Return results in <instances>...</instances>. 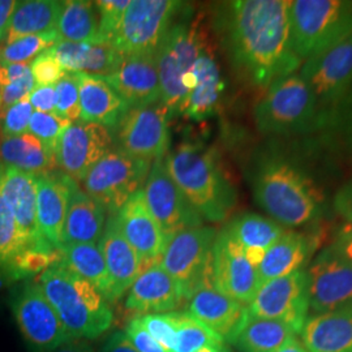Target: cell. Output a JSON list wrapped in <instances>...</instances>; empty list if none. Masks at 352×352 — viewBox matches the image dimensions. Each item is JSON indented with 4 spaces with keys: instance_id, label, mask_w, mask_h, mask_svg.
Masks as SVG:
<instances>
[{
    "instance_id": "6da1fadb",
    "label": "cell",
    "mask_w": 352,
    "mask_h": 352,
    "mask_svg": "<svg viewBox=\"0 0 352 352\" xmlns=\"http://www.w3.org/2000/svg\"><path fill=\"white\" fill-rule=\"evenodd\" d=\"M289 7L287 0H238L221 14L230 58L256 87L267 88L302 67L292 49Z\"/></svg>"
},
{
    "instance_id": "7a4b0ae2",
    "label": "cell",
    "mask_w": 352,
    "mask_h": 352,
    "mask_svg": "<svg viewBox=\"0 0 352 352\" xmlns=\"http://www.w3.org/2000/svg\"><path fill=\"white\" fill-rule=\"evenodd\" d=\"M252 188L258 206L280 226H305L322 214V196L315 183L282 155H264L256 162Z\"/></svg>"
},
{
    "instance_id": "3957f363",
    "label": "cell",
    "mask_w": 352,
    "mask_h": 352,
    "mask_svg": "<svg viewBox=\"0 0 352 352\" xmlns=\"http://www.w3.org/2000/svg\"><path fill=\"white\" fill-rule=\"evenodd\" d=\"M164 164L189 204L209 222H222L236 205V190L213 149L183 142L166 154Z\"/></svg>"
},
{
    "instance_id": "277c9868",
    "label": "cell",
    "mask_w": 352,
    "mask_h": 352,
    "mask_svg": "<svg viewBox=\"0 0 352 352\" xmlns=\"http://www.w3.org/2000/svg\"><path fill=\"white\" fill-rule=\"evenodd\" d=\"M39 287L71 338L96 340L113 325V311L101 292L60 263L42 273Z\"/></svg>"
},
{
    "instance_id": "5b68a950",
    "label": "cell",
    "mask_w": 352,
    "mask_h": 352,
    "mask_svg": "<svg viewBox=\"0 0 352 352\" xmlns=\"http://www.w3.org/2000/svg\"><path fill=\"white\" fill-rule=\"evenodd\" d=\"M329 120L314 91L296 72L273 81L254 107L256 126L264 135H300Z\"/></svg>"
},
{
    "instance_id": "8992f818",
    "label": "cell",
    "mask_w": 352,
    "mask_h": 352,
    "mask_svg": "<svg viewBox=\"0 0 352 352\" xmlns=\"http://www.w3.org/2000/svg\"><path fill=\"white\" fill-rule=\"evenodd\" d=\"M289 23L292 49L304 62L351 36L352 1H291Z\"/></svg>"
},
{
    "instance_id": "52a82bcc",
    "label": "cell",
    "mask_w": 352,
    "mask_h": 352,
    "mask_svg": "<svg viewBox=\"0 0 352 352\" xmlns=\"http://www.w3.org/2000/svg\"><path fill=\"white\" fill-rule=\"evenodd\" d=\"M217 231L199 226L176 232L164 245L158 264L175 279L188 299L202 285H213L212 258Z\"/></svg>"
},
{
    "instance_id": "ba28073f",
    "label": "cell",
    "mask_w": 352,
    "mask_h": 352,
    "mask_svg": "<svg viewBox=\"0 0 352 352\" xmlns=\"http://www.w3.org/2000/svg\"><path fill=\"white\" fill-rule=\"evenodd\" d=\"M151 167V162L132 157L120 149L109 151L89 171L82 186L106 213L115 215L145 184Z\"/></svg>"
},
{
    "instance_id": "9c48e42d",
    "label": "cell",
    "mask_w": 352,
    "mask_h": 352,
    "mask_svg": "<svg viewBox=\"0 0 352 352\" xmlns=\"http://www.w3.org/2000/svg\"><path fill=\"white\" fill-rule=\"evenodd\" d=\"M182 8L175 0H131L111 46L123 56L155 54Z\"/></svg>"
},
{
    "instance_id": "30bf717a",
    "label": "cell",
    "mask_w": 352,
    "mask_h": 352,
    "mask_svg": "<svg viewBox=\"0 0 352 352\" xmlns=\"http://www.w3.org/2000/svg\"><path fill=\"white\" fill-rule=\"evenodd\" d=\"M299 75L314 91L321 110L331 119L333 110L352 88V34L304 60Z\"/></svg>"
},
{
    "instance_id": "8fae6325",
    "label": "cell",
    "mask_w": 352,
    "mask_h": 352,
    "mask_svg": "<svg viewBox=\"0 0 352 352\" xmlns=\"http://www.w3.org/2000/svg\"><path fill=\"white\" fill-rule=\"evenodd\" d=\"M170 118L162 102L129 109L116 126L120 151L151 164L162 160L170 146Z\"/></svg>"
},
{
    "instance_id": "7c38bea8",
    "label": "cell",
    "mask_w": 352,
    "mask_h": 352,
    "mask_svg": "<svg viewBox=\"0 0 352 352\" xmlns=\"http://www.w3.org/2000/svg\"><path fill=\"white\" fill-rule=\"evenodd\" d=\"M12 311L21 334L38 352L54 351L74 340L37 283H26L14 294Z\"/></svg>"
},
{
    "instance_id": "4fadbf2b",
    "label": "cell",
    "mask_w": 352,
    "mask_h": 352,
    "mask_svg": "<svg viewBox=\"0 0 352 352\" xmlns=\"http://www.w3.org/2000/svg\"><path fill=\"white\" fill-rule=\"evenodd\" d=\"M305 276L312 315L352 308V265L331 247L316 256Z\"/></svg>"
},
{
    "instance_id": "5bb4252c",
    "label": "cell",
    "mask_w": 352,
    "mask_h": 352,
    "mask_svg": "<svg viewBox=\"0 0 352 352\" xmlns=\"http://www.w3.org/2000/svg\"><path fill=\"white\" fill-rule=\"evenodd\" d=\"M247 311L253 318L286 322L300 334L309 314L305 270L263 283L248 304Z\"/></svg>"
},
{
    "instance_id": "9a60e30c",
    "label": "cell",
    "mask_w": 352,
    "mask_h": 352,
    "mask_svg": "<svg viewBox=\"0 0 352 352\" xmlns=\"http://www.w3.org/2000/svg\"><path fill=\"white\" fill-rule=\"evenodd\" d=\"M142 190L151 215L161 227L166 239L179 231L202 226L201 215L189 204L167 173L164 158L151 164Z\"/></svg>"
},
{
    "instance_id": "2e32d148",
    "label": "cell",
    "mask_w": 352,
    "mask_h": 352,
    "mask_svg": "<svg viewBox=\"0 0 352 352\" xmlns=\"http://www.w3.org/2000/svg\"><path fill=\"white\" fill-rule=\"evenodd\" d=\"M113 142V133L106 126L85 122L72 123L56 144V167L76 183L82 182L89 171L111 151Z\"/></svg>"
},
{
    "instance_id": "e0dca14e",
    "label": "cell",
    "mask_w": 352,
    "mask_h": 352,
    "mask_svg": "<svg viewBox=\"0 0 352 352\" xmlns=\"http://www.w3.org/2000/svg\"><path fill=\"white\" fill-rule=\"evenodd\" d=\"M212 280L215 289L243 305L252 302L260 287L257 269L247 260L243 247L226 227L214 241Z\"/></svg>"
},
{
    "instance_id": "ac0fdd59",
    "label": "cell",
    "mask_w": 352,
    "mask_h": 352,
    "mask_svg": "<svg viewBox=\"0 0 352 352\" xmlns=\"http://www.w3.org/2000/svg\"><path fill=\"white\" fill-rule=\"evenodd\" d=\"M38 175L16 167H6L0 179V196L25 238L28 248L55 251L42 238L37 222Z\"/></svg>"
},
{
    "instance_id": "d6986e66",
    "label": "cell",
    "mask_w": 352,
    "mask_h": 352,
    "mask_svg": "<svg viewBox=\"0 0 352 352\" xmlns=\"http://www.w3.org/2000/svg\"><path fill=\"white\" fill-rule=\"evenodd\" d=\"M101 77L126 101L129 109L161 102L155 54L123 56L113 74Z\"/></svg>"
},
{
    "instance_id": "ffe728a7",
    "label": "cell",
    "mask_w": 352,
    "mask_h": 352,
    "mask_svg": "<svg viewBox=\"0 0 352 352\" xmlns=\"http://www.w3.org/2000/svg\"><path fill=\"white\" fill-rule=\"evenodd\" d=\"M188 314L223 340L234 343L248 320L245 305L214 287L202 285L189 298Z\"/></svg>"
},
{
    "instance_id": "44dd1931",
    "label": "cell",
    "mask_w": 352,
    "mask_h": 352,
    "mask_svg": "<svg viewBox=\"0 0 352 352\" xmlns=\"http://www.w3.org/2000/svg\"><path fill=\"white\" fill-rule=\"evenodd\" d=\"M119 228L126 241L139 253L146 265L157 264L167 239L145 201L142 188L115 214Z\"/></svg>"
},
{
    "instance_id": "7402d4cb",
    "label": "cell",
    "mask_w": 352,
    "mask_h": 352,
    "mask_svg": "<svg viewBox=\"0 0 352 352\" xmlns=\"http://www.w3.org/2000/svg\"><path fill=\"white\" fill-rule=\"evenodd\" d=\"M100 247L111 282V302H115L124 295L126 289L151 265L145 264L139 253L126 241L115 215H110L106 221Z\"/></svg>"
},
{
    "instance_id": "603a6c76",
    "label": "cell",
    "mask_w": 352,
    "mask_h": 352,
    "mask_svg": "<svg viewBox=\"0 0 352 352\" xmlns=\"http://www.w3.org/2000/svg\"><path fill=\"white\" fill-rule=\"evenodd\" d=\"M72 179L62 171L38 175L37 222L42 238L55 250L63 244V228Z\"/></svg>"
},
{
    "instance_id": "cb8c5ba5",
    "label": "cell",
    "mask_w": 352,
    "mask_h": 352,
    "mask_svg": "<svg viewBox=\"0 0 352 352\" xmlns=\"http://www.w3.org/2000/svg\"><path fill=\"white\" fill-rule=\"evenodd\" d=\"M184 294L174 278L161 265L145 269L131 286L126 307L139 314H162L176 309L183 302Z\"/></svg>"
},
{
    "instance_id": "d4e9b609",
    "label": "cell",
    "mask_w": 352,
    "mask_h": 352,
    "mask_svg": "<svg viewBox=\"0 0 352 352\" xmlns=\"http://www.w3.org/2000/svg\"><path fill=\"white\" fill-rule=\"evenodd\" d=\"M81 122L116 128L129 106L101 76L78 72Z\"/></svg>"
},
{
    "instance_id": "484cf974",
    "label": "cell",
    "mask_w": 352,
    "mask_h": 352,
    "mask_svg": "<svg viewBox=\"0 0 352 352\" xmlns=\"http://www.w3.org/2000/svg\"><path fill=\"white\" fill-rule=\"evenodd\" d=\"M317 247L314 235L298 231H287L265 252L257 267L260 286L276 278L292 274L309 263Z\"/></svg>"
},
{
    "instance_id": "4316f807",
    "label": "cell",
    "mask_w": 352,
    "mask_h": 352,
    "mask_svg": "<svg viewBox=\"0 0 352 352\" xmlns=\"http://www.w3.org/2000/svg\"><path fill=\"white\" fill-rule=\"evenodd\" d=\"M300 334L308 352H352V308L308 316Z\"/></svg>"
},
{
    "instance_id": "83f0119b",
    "label": "cell",
    "mask_w": 352,
    "mask_h": 352,
    "mask_svg": "<svg viewBox=\"0 0 352 352\" xmlns=\"http://www.w3.org/2000/svg\"><path fill=\"white\" fill-rule=\"evenodd\" d=\"M196 85L189 91L183 113L189 119L201 122L217 113L225 90L221 69L208 47L202 51L193 65Z\"/></svg>"
},
{
    "instance_id": "f1b7e54d",
    "label": "cell",
    "mask_w": 352,
    "mask_h": 352,
    "mask_svg": "<svg viewBox=\"0 0 352 352\" xmlns=\"http://www.w3.org/2000/svg\"><path fill=\"white\" fill-rule=\"evenodd\" d=\"M106 225V212L88 193L71 183V195L63 228V244L98 243ZM62 244V245H63Z\"/></svg>"
},
{
    "instance_id": "f546056e",
    "label": "cell",
    "mask_w": 352,
    "mask_h": 352,
    "mask_svg": "<svg viewBox=\"0 0 352 352\" xmlns=\"http://www.w3.org/2000/svg\"><path fill=\"white\" fill-rule=\"evenodd\" d=\"M226 230L243 247L247 260L256 269L263 261L265 252L286 232V228L274 219L254 213L236 217L227 225Z\"/></svg>"
},
{
    "instance_id": "4dcf8cb0",
    "label": "cell",
    "mask_w": 352,
    "mask_h": 352,
    "mask_svg": "<svg viewBox=\"0 0 352 352\" xmlns=\"http://www.w3.org/2000/svg\"><path fill=\"white\" fill-rule=\"evenodd\" d=\"M0 162L3 166L16 167L34 175L49 174L56 168L55 151L29 132L1 140Z\"/></svg>"
},
{
    "instance_id": "1f68e13d",
    "label": "cell",
    "mask_w": 352,
    "mask_h": 352,
    "mask_svg": "<svg viewBox=\"0 0 352 352\" xmlns=\"http://www.w3.org/2000/svg\"><path fill=\"white\" fill-rule=\"evenodd\" d=\"M63 10V1L26 0L19 1L13 11L6 43L11 45L20 38L56 30Z\"/></svg>"
},
{
    "instance_id": "d6a6232c",
    "label": "cell",
    "mask_w": 352,
    "mask_h": 352,
    "mask_svg": "<svg viewBox=\"0 0 352 352\" xmlns=\"http://www.w3.org/2000/svg\"><path fill=\"white\" fill-rule=\"evenodd\" d=\"M60 252V264L90 282L106 300H111V282L101 247L97 243L63 244Z\"/></svg>"
},
{
    "instance_id": "836d02e7",
    "label": "cell",
    "mask_w": 352,
    "mask_h": 352,
    "mask_svg": "<svg viewBox=\"0 0 352 352\" xmlns=\"http://www.w3.org/2000/svg\"><path fill=\"white\" fill-rule=\"evenodd\" d=\"M296 336L286 322L248 317L234 343L241 352H277L296 340Z\"/></svg>"
},
{
    "instance_id": "e575fe53",
    "label": "cell",
    "mask_w": 352,
    "mask_h": 352,
    "mask_svg": "<svg viewBox=\"0 0 352 352\" xmlns=\"http://www.w3.org/2000/svg\"><path fill=\"white\" fill-rule=\"evenodd\" d=\"M98 32L100 14L93 1H63V10L56 25V33L60 41L96 45Z\"/></svg>"
},
{
    "instance_id": "d590c367",
    "label": "cell",
    "mask_w": 352,
    "mask_h": 352,
    "mask_svg": "<svg viewBox=\"0 0 352 352\" xmlns=\"http://www.w3.org/2000/svg\"><path fill=\"white\" fill-rule=\"evenodd\" d=\"M157 69L161 85V102L173 115L183 113L188 90L183 85V74L176 63L175 56L164 38L162 43L155 51Z\"/></svg>"
},
{
    "instance_id": "8d00e7d4",
    "label": "cell",
    "mask_w": 352,
    "mask_h": 352,
    "mask_svg": "<svg viewBox=\"0 0 352 352\" xmlns=\"http://www.w3.org/2000/svg\"><path fill=\"white\" fill-rule=\"evenodd\" d=\"M176 344L174 352H196L204 347H225V340L188 312H174Z\"/></svg>"
},
{
    "instance_id": "74e56055",
    "label": "cell",
    "mask_w": 352,
    "mask_h": 352,
    "mask_svg": "<svg viewBox=\"0 0 352 352\" xmlns=\"http://www.w3.org/2000/svg\"><path fill=\"white\" fill-rule=\"evenodd\" d=\"M60 260V250L45 251L37 248H26L21 253H19L4 269L7 270L10 277L21 279L45 272L52 265L59 264Z\"/></svg>"
},
{
    "instance_id": "f35d334b",
    "label": "cell",
    "mask_w": 352,
    "mask_h": 352,
    "mask_svg": "<svg viewBox=\"0 0 352 352\" xmlns=\"http://www.w3.org/2000/svg\"><path fill=\"white\" fill-rule=\"evenodd\" d=\"M58 41L59 37L56 30L20 38L11 45H6V47L0 50V62L26 63L30 59L37 58L42 52L49 50Z\"/></svg>"
},
{
    "instance_id": "ab89813d",
    "label": "cell",
    "mask_w": 352,
    "mask_h": 352,
    "mask_svg": "<svg viewBox=\"0 0 352 352\" xmlns=\"http://www.w3.org/2000/svg\"><path fill=\"white\" fill-rule=\"evenodd\" d=\"M26 248L25 238L17 226L10 208L0 196V266L6 267Z\"/></svg>"
},
{
    "instance_id": "60d3db41",
    "label": "cell",
    "mask_w": 352,
    "mask_h": 352,
    "mask_svg": "<svg viewBox=\"0 0 352 352\" xmlns=\"http://www.w3.org/2000/svg\"><path fill=\"white\" fill-rule=\"evenodd\" d=\"M55 113L76 123L80 119V90L77 74H65L55 85Z\"/></svg>"
},
{
    "instance_id": "b9f144b4",
    "label": "cell",
    "mask_w": 352,
    "mask_h": 352,
    "mask_svg": "<svg viewBox=\"0 0 352 352\" xmlns=\"http://www.w3.org/2000/svg\"><path fill=\"white\" fill-rule=\"evenodd\" d=\"M72 123L58 113H38L33 111L28 132L41 140L49 149L55 151L56 144L64 131Z\"/></svg>"
},
{
    "instance_id": "7bdbcfd3",
    "label": "cell",
    "mask_w": 352,
    "mask_h": 352,
    "mask_svg": "<svg viewBox=\"0 0 352 352\" xmlns=\"http://www.w3.org/2000/svg\"><path fill=\"white\" fill-rule=\"evenodd\" d=\"M131 0H100L94 1L100 14V32L96 45H111L113 36L122 23Z\"/></svg>"
},
{
    "instance_id": "ee69618b",
    "label": "cell",
    "mask_w": 352,
    "mask_h": 352,
    "mask_svg": "<svg viewBox=\"0 0 352 352\" xmlns=\"http://www.w3.org/2000/svg\"><path fill=\"white\" fill-rule=\"evenodd\" d=\"M89 46L90 43H77L59 39L47 52L67 74H78L84 71Z\"/></svg>"
},
{
    "instance_id": "f6af8a7d",
    "label": "cell",
    "mask_w": 352,
    "mask_h": 352,
    "mask_svg": "<svg viewBox=\"0 0 352 352\" xmlns=\"http://www.w3.org/2000/svg\"><path fill=\"white\" fill-rule=\"evenodd\" d=\"M140 322L154 340L167 352H174L176 344V324L174 312L154 314L139 317Z\"/></svg>"
},
{
    "instance_id": "bcb514c9",
    "label": "cell",
    "mask_w": 352,
    "mask_h": 352,
    "mask_svg": "<svg viewBox=\"0 0 352 352\" xmlns=\"http://www.w3.org/2000/svg\"><path fill=\"white\" fill-rule=\"evenodd\" d=\"M123 55L113 49L111 45H91L89 46L84 71L89 75L107 76L113 74L122 62Z\"/></svg>"
},
{
    "instance_id": "7dc6e473",
    "label": "cell",
    "mask_w": 352,
    "mask_h": 352,
    "mask_svg": "<svg viewBox=\"0 0 352 352\" xmlns=\"http://www.w3.org/2000/svg\"><path fill=\"white\" fill-rule=\"evenodd\" d=\"M33 113V106L29 97L7 109L3 113L1 135L4 139L21 136L28 132L29 122Z\"/></svg>"
},
{
    "instance_id": "c3c4849f",
    "label": "cell",
    "mask_w": 352,
    "mask_h": 352,
    "mask_svg": "<svg viewBox=\"0 0 352 352\" xmlns=\"http://www.w3.org/2000/svg\"><path fill=\"white\" fill-rule=\"evenodd\" d=\"M30 72L37 87H49V85L54 87L67 74L59 63L47 52V50L38 55L37 58L32 62Z\"/></svg>"
},
{
    "instance_id": "681fc988",
    "label": "cell",
    "mask_w": 352,
    "mask_h": 352,
    "mask_svg": "<svg viewBox=\"0 0 352 352\" xmlns=\"http://www.w3.org/2000/svg\"><path fill=\"white\" fill-rule=\"evenodd\" d=\"M36 87L34 78L32 76V72L28 75L19 78L17 81L11 82L10 85L1 88V109L6 111L17 102L23 101L24 98H28L32 90Z\"/></svg>"
},
{
    "instance_id": "f907efd6",
    "label": "cell",
    "mask_w": 352,
    "mask_h": 352,
    "mask_svg": "<svg viewBox=\"0 0 352 352\" xmlns=\"http://www.w3.org/2000/svg\"><path fill=\"white\" fill-rule=\"evenodd\" d=\"M126 336L139 352H167L164 350V346L160 344L145 330V327H142V324L140 322L139 317L128 322Z\"/></svg>"
},
{
    "instance_id": "816d5d0a",
    "label": "cell",
    "mask_w": 352,
    "mask_h": 352,
    "mask_svg": "<svg viewBox=\"0 0 352 352\" xmlns=\"http://www.w3.org/2000/svg\"><path fill=\"white\" fill-rule=\"evenodd\" d=\"M29 101L38 113H55V85H36L29 94Z\"/></svg>"
},
{
    "instance_id": "f5cc1de1",
    "label": "cell",
    "mask_w": 352,
    "mask_h": 352,
    "mask_svg": "<svg viewBox=\"0 0 352 352\" xmlns=\"http://www.w3.org/2000/svg\"><path fill=\"white\" fill-rule=\"evenodd\" d=\"M334 209L352 226V182L343 186L334 196Z\"/></svg>"
},
{
    "instance_id": "db71d44e",
    "label": "cell",
    "mask_w": 352,
    "mask_h": 352,
    "mask_svg": "<svg viewBox=\"0 0 352 352\" xmlns=\"http://www.w3.org/2000/svg\"><path fill=\"white\" fill-rule=\"evenodd\" d=\"M30 72L28 63H3L0 62V89L17 81Z\"/></svg>"
},
{
    "instance_id": "11a10c76",
    "label": "cell",
    "mask_w": 352,
    "mask_h": 352,
    "mask_svg": "<svg viewBox=\"0 0 352 352\" xmlns=\"http://www.w3.org/2000/svg\"><path fill=\"white\" fill-rule=\"evenodd\" d=\"M330 247L352 265V226L346 225L340 228Z\"/></svg>"
},
{
    "instance_id": "9f6ffc18",
    "label": "cell",
    "mask_w": 352,
    "mask_h": 352,
    "mask_svg": "<svg viewBox=\"0 0 352 352\" xmlns=\"http://www.w3.org/2000/svg\"><path fill=\"white\" fill-rule=\"evenodd\" d=\"M101 352H139L138 349L128 340L126 333L115 331L102 347Z\"/></svg>"
},
{
    "instance_id": "6f0895ef",
    "label": "cell",
    "mask_w": 352,
    "mask_h": 352,
    "mask_svg": "<svg viewBox=\"0 0 352 352\" xmlns=\"http://www.w3.org/2000/svg\"><path fill=\"white\" fill-rule=\"evenodd\" d=\"M19 1L14 0H0V42L7 36L12 13Z\"/></svg>"
},
{
    "instance_id": "680465c9",
    "label": "cell",
    "mask_w": 352,
    "mask_h": 352,
    "mask_svg": "<svg viewBox=\"0 0 352 352\" xmlns=\"http://www.w3.org/2000/svg\"><path fill=\"white\" fill-rule=\"evenodd\" d=\"M51 352H94L85 340H71Z\"/></svg>"
},
{
    "instance_id": "91938a15",
    "label": "cell",
    "mask_w": 352,
    "mask_h": 352,
    "mask_svg": "<svg viewBox=\"0 0 352 352\" xmlns=\"http://www.w3.org/2000/svg\"><path fill=\"white\" fill-rule=\"evenodd\" d=\"M277 352H308V350L302 346V343H299L298 340H295L289 342V344H286Z\"/></svg>"
},
{
    "instance_id": "94428289",
    "label": "cell",
    "mask_w": 352,
    "mask_h": 352,
    "mask_svg": "<svg viewBox=\"0 0 352 352\" xmlns=\"http://www.w3.org/2000/svg\"><path fill=\"white\" fill-rule=\"evenodd\" d=\"M196 352H227L225 347H213V346H209V347H204L200 349Z\"/></svg>"
},
{
    "instance_id": "6125c7cd",
    "label": "cell",
    "mask_w": 352,
    "mask_h": 352,
    "mask_svg": "<svg viewBox=\"0 0 352 352\" xmlns=\"http://www.w3.org/2000/svg\"><path fill=\"white\" fill-rule=\"evenodd\" d=\"M3 174H4V166H3V164L0 162V179H1Z\"/></svg>"
},
{
    "instance_id": "be15d7a7",
    "label": "cell",
    "mask_w": 352,
    "mask_h": 352,
    "mask_svg": "<svg viewBox=\"0 0 352 352\" xmlns=\"http://www.w3.org/2000/svg\"><path fill=\"white\" fill-rule=\"evenodd\" d=\"M0 107H1V89H0Z\"/></svg>"
},
{
    "instance_id": "e7e4bbea",
    "label": "cell",
    "mask_w": 352,
    "mask_h": 352,
    "mask_svg": "<svg viewBox=\"0 0 352 352\" xmlns=\"http://www.w3.org/2000/svg\"><path fill=\"white\" fill-rule=\"evenodd\" d=\"M351 132H352V119H351Z\"/></svg>"
}]
</instances>
